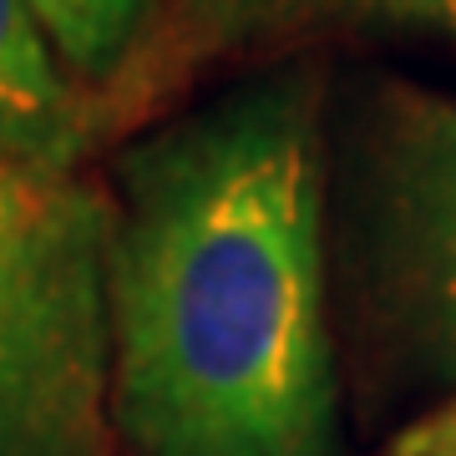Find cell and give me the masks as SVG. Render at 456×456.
Segmentation results:
<instances>
[{
    "label": "cell",
    "instance_id": "obj_4",
    "mask_svg": "<svg viewBox=\"0 0 456 456\" xmlns=\"http://www.w3.org/2000/svg\"><path fill=\"white\" fill-rule=\"evenodd\" d=\"M355 20L431 26L456 36V0H163L117 92L137 102L142 86L163 92L173 77L213 56L289 31H310V26H355Z\"/></svg>",
    "mask_w": 456,
    "mask_h": 456
},
{
    "label": "cell",
    "instance_id": "obj_5",
    "mask_svg": "<svg viewBox=\"0 0 456 456\" xmlns=\"http://www.w3.org/2000/svg\"><path fill=\"white\" fill-rule=\"evenodd\" d=\"M97 137V102L71 82L26 0H0V163L77 173Z\"/></svg>",
    "mask_w": 456,
    "mask_h": 456
},
{
    "label": "cell",
    "instance_id": "obj_3",
    "mask_svg": "<svg viewBox=\"0 0 456 456\" xmlns=\"http://www.w3.org/2000/svg\"><path fill=\"white\" fill-rule=\"evenodd\" d=\"M112 193L0 163V456H117Z\"/></svg>",
    "mask_w": 456,
    "mask_h": 456
},
{
    "label": "cell",
    "instance_id": "obj_6",
    "mask_svg": "<svg viewBox=\"0 0 456 456\" xmlns=\"http://www.w3.org/2000/svg\"><path fill=\"white\" fill-rule=\"evenodd\" d=\"M82 92L117 86L163 0H26Z\"/></svg>",
    "mask_w": 456,
    "mask_h": 456
},
{
    "label": "cell",
    "instance_id": "obj_2",
    "mask_svg": "<svg viewBox=\"0 0 456 456\" xmlns=\"http://www.w3.org/2000/svg\"><path fill=\"white\" fill-rule=\"evenodd\" d=\"M330 299L375 395H456V97L386 77L330 142Z\"/></svg>",
    "mask_w": 456,
    "mask_h": 456
},
{
    "label": "cell",
    "instance_id": "obj_1",
    "mask_svg": "<svg viewBox=\"0 0 456 456\" xmlns=\"http://www.w3.org/2000/svg\"><path fill=\"white\" fill-rule=\"evenodd\" d=\"M325 178L310 66L248 77L117 158V456H345Z\"/></svg>",
    "mask_w": 456,
    "mask_h": 456
},
{
    "label": "cell",
    "instance_id": "obj_7",
    "mask_svg": "<svg viewBox=\"0 0 456 456\" xmlns=\"http://www.w3.org/2000/svg\"><path fill=\"white\" fill-rule=\"evenodd\" d=\"M375 456H456V395L406 421Z\"/></svg>",
    "mask_w": 456,
    "mask_h": 456
}]
</instances>
